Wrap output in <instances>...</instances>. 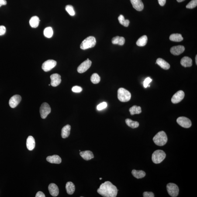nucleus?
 I'll return each mask as SVG.
<instances>
[{"mask_svg": "<svg viewBox=\"0 0 197 197\" xmlns=\"http://www.w3.org/2000/svg\"><path fill=\"white\" fill-rule=\"evenodd\" d=\"M118 191L115 186L110 181H107L101 184L97 192L103 197H115L117 195Z\"/></svg>", "mask_w": 197, "mask_h": 197, "instance_id": "obj_1", "label": "nucleus"}, {"mask_svg": "<svg viewBox=\"0 0 197 197\" xmlns=\"http://www.w3.org/2000/svg\"><path fill=\"white\" fill-rule=\"evenodd\" d=\"M153 141L156 145L163 146L167 143V138L166 133L164 131L159 132L153 138Z\"/></svg>", "mask_w": 197, "mask_h": 197, "instance_id": "obj_2", "label": "nucleus"}, {"mask_svg": "<svg viewBox=\"0 0 197 197\" xmlns=\"http://www.w3.org/2000/svg\"><path fill=\"white\" fill-rule=\"evenodd\" d=\"M118 98L121 102H127L131 98V94L125 89L121 88L118 91Z\"/></svg>", "mask_w": 197, "mask_h": 197, "instance_id": "obj_3", "label": "nucleus"}, {"mask_svg": "<svg viewBox=\"0 0 197 197\" xmlns=\"http://www.w3.org/2000/svg\"><path fill=\"white\" fill-rule=\"evenodd\" d=\"M96 44L95 38L93 36H89L84 39L81 45V48L83 50L91 48L94 47Z\"/></svg>", "mask_w": 197, "mask_h": 197, "instance_id": "obj_4", "label": "nucleus"}, {"mask_svg": "<svg viewBox=\"0 0 197 197\" xmlns=\"http://www.w3.org/2000/svg\"><path fill=\"white\" fill-rule=\"evenodd\" d=\"M165 153L163 150H158L154 151L152 155V160L155 164H160L165 158Z\"/></svg>", "mask_w": 197, "mask_h": 197, "instance_id": "obj_5", "label": "nucleus"}, {"mask_svg": "<svg viewBox=\"0 0 197 197\" xmlns=\"http://www.w3.org/2000/svg\"><path fill=\"white\" fill-rule=\"evenodd\" d=\"M167 192L171 196L177 197L179 193V188L176 184L170 183L167 184Z\"/></svg>", "mask_w": 197, "mask_h": 197, "instance_id": "obj_6", "label": "nucleus"}, {"mask_svg": "<svg viewBox=\"0 0 197 197\" xmlns=\"http://www.w3.org/2000/svg\"><path fill=\"white\" fill-rule=\"evenodd\" d=\"M51 111V108L49 104L47 103H43L42 104L39 109L41 118L43 119H45Z\"/></svg>", "mask_w": 197, "mask_h": 197, "instance_id": "obj_7", "label": "nucleus"}, {"mask_svg": "<svg viewBox=\"0 0 197 197\" xmlns=\"http://www.w3.org/2000/svg\"><path fill=\"white\" fill-rule=\"evenodd\" d=\"M177 122L178 125L184 128H189L192 125L191 120L185 117H180L177 118Z\"/></svg>", "mask_w": 197, "mask_h": 197, "instance_id": "obj_8", "label": "nucleus"}, {"mask_svg": "<svg viewBox=\"0 0 197 197\" xmlns=\"http://www.w3.org/2000/svg\"><path fill=\"white\" fill-rule=\"evenodd\" d=\"M57 64V62L53 60H49L45 61L42 65V69L45 72H48L50 71L53 68L55 67Z\"/></svg>", "mask_w": 197, "mask_h": 197, "instance_id": "obj_9", "label": "nucleus"}, {"mask_svg": "<svg viewBox=\"0 0 197 197\" xmlns=\"http://www.w3.org/2000/svg\"><path fill=\"white\" fill-rule=\"evenodd\" d=\"M91 64L92 62L90 60H85L77 68V72L80 74L85 72L91 67Z\"/></svg>", "mask_w": 197, "mask_h": 197, "instance_id": "obj_10", "label": "nucleus"}, {"mask_svg": "<svg viewBox=\"0 0 197 197\" xmlns=\"http://www.w3.org/2000/svg\"><path fill=\"white\" fill-rule=\"evenodd\" d=\"M185 94L183 91H178L174 94L172 98L171 101L174 104L178 103L183 99Z\"/></svg>", "mask_w": 197, "mask_h": 197, "instance_id": "obj_11", "label": "nucleus"}, {"mask_svg": "<svg viewBox=\"0 0 197 197\" xmlns=\"http://www.w3.org/2000/svg\"><path fill=\"white\" fill-rule=\"evenodd\" d=\"M21 97L18 95H14L10 99L9 105L12 108H14L17 106L21 101Z\"/></svg>", "mask_w": 197, "mask_h": 197, "instance_id": "obj_12", "label": "nucleus"}, {"mask_svg": "<svg viewBox=\"0 0 197 197\" xmlns=\"http://www.w3.org/2000/svg\"><path fill=\"white\" fill-rule=\"evenodd\" d=\"M51 79V85L52 86L56 87L61 83V76L57 74H52L50 76Z\"/></svg>", "mask_w": 197, "mask_h": 197, "instance_id": "obj_13", "label": "nucleus"}, {"mask_svg": "<svg viewBox=\"0 0 197 197\" xmlns=\"http://www.w3.org/2000/svg\"><path fill=\"white\" fill-rule=\"evenodd\" d=\"M185 50V48L183 46L177 45L171 48L170 51L174 55L178 56L183 53Z\"/></svg>", "mask_w": 197, "mask_h": 197, "instance_id": "obj_14", "label": "nucleus"}, {"mask_svg": "<svg viewBox=\"0 0 197 197\" xmlns=\"http://www.w3.org/2000/svg\"><path fill=\"white\" fill-rule=\"evenodd\" d=\"M133 8L138 11H141L144 8V5L141 0H130Z\"/></svg>", "mask_w": 197, "mask_h": 197, "instance_id": "obj_15", "label": "nucleus"}, {"mask_svg": "<svg viewBox=\"0 0 197 197\" xmlns=\"http://www.w3.org/2000/svg\"><path fill=\"white\" fill-rule=\"evenodd\" d=\"M48 190L50 195L53 197H56L59 194V189L58 187L54 183H51L49 184L48 187Z\"/></svg>", "mask_w": 197, "mask_h": 197, "instance_id": "obj_16", "label": "nucleus"}, {"mask_svg": "<svg viewBox=\"0 0 197 197\" xmlns=\"http://www.w3.org/2000/svg\"><path fill=\"white\" fill-rule=\"evenodd\" d=\"M46 160L52 164H60L61 163V159L60 156L57 155L49 156L46 158Z\"/></svg>", "mask_w": 197, "mask_h": 197, "instance_id": "obj_17", "label": "nucleus"}, {"mask_svg": "<svg viewBox=\"0 0 197 197\" xmlns=\"http://www.w3.org/2000/svg\"><path fill=\"white\" fill-rule=\"evenodd\" d=\"M80 154L84 160L86 161L92 159L94 158L93 153L90 150L81 152L80 153Z\"/></svg>", "mask_w": 197, "mask_h": 197, "instance_id": "obj_18", "label": "nucleus"}, {"mask_svg": "<svg viewBox=\"0 0 197 197\" xmlns=\"http://www.w3.org/2000/svg\"><path fill=\"white\" fill-rule=\"evenodd\" d=\"M26 146L28 150L31 151L33 150L35 147V141L33 136H28L26 141Z\"/></svg>", "mask_w": 197, "mask_h": 197, "instance_id": "obj_19", "label": "nucleus"}, {"mask_svg": "<svg viewBox=\"0 0 197 197\" xmlns=\"http://www.w3.org/2000/svg\"><path fill=\"white\" fill-rule=\"evenodd\" d=\"M180 63L184 67H189L192 66V61L190 58L185 56L181 59Z\"/></svg>", "mask_w": 197, "mask_h": 197, "instance_id": "obj_20", "label": "nucleus"}, {"mask_svg": "<svg viewBox=\"0 0 197 197\" xmlns=\"http://www.w3.org/2000/svg\"><path fill=\"white\" fill-rule=\"evenodd\" d=\"M156 64L159 65L160 67L164 70H167L170 68V65L168 63L161 58L158 59L156 60Z\"/></svg>", "mask_w": 197, "mask_h": 197, "instance_id": "obj_21", "label": "nucleus"}, {"mask_svg": "<svg viewBox=\"0 0 197 197\" xmlns=\"http://www.w3.org/2000/svg\"><path fill=\"white\" fill-rule=\"evenodd\" d=\"M71 127L70 125H67L63 128L61 130V135L63 138H66L70 136Z\"/></svg>", "mask_w": 197, "mask_h": 197, "instance_id": "obj_22", "label": "nucleus"}, {"mask_svg": "<svg viewBox=\"0 0 197 197\" xmlns=\"http://www.w3.org/2000/svg\"><path fill=\"white\" fill-rule=\"evenodd\" d=\"M125 42V39L122 37L117 36L112 38V43L113 44H118L119 45H123Z\"/></svg>", "mask_w": 197, "mask_h": 197, "instance_id": "obj_23", "label": "nucleus"}, {"mask_svg": "<svg viewBox=\"0 0 197 197\" xmlns=\"http://www.w3.org/2000/svg\"><path fill=\"white\" fill-rule=\"evenodd\" d=\"M66 189L69 195H72L75 190V185L72 182H68L66 184Z\"/></svg>", "mask_w": 197, "mask_h": 197, "instance_id": "obj_24", "label": "nucleus"}, {"mask_svg": "<svg viewBox=\"0 0 197 197\" xmlns=\"http://www.w3.org/2000/svg\"><path fill=\"white\" fill-rule=\"evenodd\" d=\"M132 174L137 179L142 178L145 177L146 175V173L143 171H137L134 169L132 171Z\"/></svg>", "mask_w": 197, "mask_h": 197, "instance_id": "obj_25", "label": "nucleus"}, {"mask_svg": "<svg viewBox=\"0 0 197 197\" xmlns=\"http://www.w3.org/2000/svg\"><path fill=\"white\" fill-rule=\"evenodd\" d=\"M39 18L37 16L32 17L30 20L29 23L30 26L33 28H36L39 26Z\"/></svg>", "mask_w": 197, "mask_h": 197, "instance_id": "obj_26", "label": "nucleus"}, {"mask_svg": "<svg viewBox=\"0 0 197 197\" xmlns=\"http://www.w3.org/2000/svg\"><path fill=\"white\" fill-rule=\"evenodd\" d=\"M169 39L171 41L179 42L182 41L183 38L182 37V35L180 34H173L170 36Z\"/></svg>", "mask_w": 197, "mask_h": 197, "instance_id": "obj_27", "label": "nucleus"}, {"mask_svg": "<svg viewBox=\"0 0 197 197\" xmlns=\"http://www.w3.org/2000/svg\"><path fill=\"white\" fill-rule=\"evenodd\" d=\"M130 114L133 115L135 114H138L141 113V108L140 106L134 105L129 109Z\"/></svg>", "mask_w": 197, "mask_h": 197, "instance_id": "obj_28", "label": "nucleus"}, {"mask_svg": "<svg viewBox=\"0 0 197 197\" xmlns=\"http://www.w3.org/2000/svg\"><path fill=\"white\" fill-rule=\"evenodd\" d=\"M147 36L144 35L141 37L136 42V44L138 46H143L147 44Z\"/></svg>", "mask_w": 197, "mask_h": 197, "instance_id": "obj_29", "label": "nucleus"}, {"mask_svg": "<svg viewBox=\"0 0 197 197\" xmlns=\"http://www.w3.org/2000/svg\"><path fill=\"white\" fill-rule=\"evenodd\" d=\"M125 122L128 126L134 129L137 128L139 126L138 122L136 121H134L130 119H126L125 120Z\"/></svg>", "mask_w": 197, "mask_h": 197, "instance_id": "obj_30", "label": "nucleus"}, {"mask_svg": "<svg viewBox=\"0 0 197 197\" xmlns=\"http://www.w3.org/2000/svg\"><path fill=\"white\" fill-rule=\"evenodd\" d=\"M53 30L51 27H49L45 28L44 29L43 34L45 37L48 38H50L53 36Z\"/></svg>", "mask_w": 197, "mask_h": 197, "instance_id": "obj_31", "label": "nucleus"}, {"mask_svg": "<svg viewBox=\"0 0 197 197\" xmlns=\"http://www.w3.org/2000/svg\"><path fill=\"white\" fill-rule=\"evenodd\" d=\"M91 81L93 83L97 84L100 81L101 77L98 74L94 73L91 76Z\"/></svg>", "mask_w": 197, "mask_h": 197, "instance_id": "obj_32", "label": "nucleus"}, {"mask_svg": "<svg viewBox=\"0 0 197 197\" xmlns=\"http://www.w3.org/2000/svg\"><path fill=\"white\" fill-rule=\"evenodd\" d=\"M66 10L68 12L69 14L71 16H74L75 14L74 8L72 6L68 5L66 6Z\"/></svg>", "mask_w": 197, "mask_h": 197, "instance_id": "obj_33", "label": "nucleus"}, {"mask_svg": "<svg viewBox=\"0 0 197 197\" xmlns=\"http://www.w3.org/2000/svg\"><path fill=\"white\" fill-rule=\"evenodd\" d=\"M197 6V0H192L186 6V8L192 9L195 8Z\"/></svg>", "mask_w": 197, "mask_h": 197, "instance_id": "obj_34", "label": "nucleus"}, {"mask_svg": "<svg viewBox=\"0 0 197 197\" xmlns=\"http://www.w3.org/2000/svg\"><path fill=\"white\" fill-rule=\"evenodd\" d=\"M107 106V103L103 102L98 105L97 107V109L99 111L102 110L106 108Z\"/></svg>", "mask_w": 197, "mask_h": 197, "instance_id": "obj_35", "label": "nucleus"}, {"mask_svg": "<svg viewBox=\"0 0 197 197\" xmlns=\"http://www.w3.org/2000/svg\"><path fill=\"white\" fill-rule=\"evenodd\" d=\"M82 88L81 87L78 86H75L73 87L72 90L73 92L75 93H80L82 91Z\"/></svg>", "mask_w": 197, "mask_h": 197, "instance_id": "obj_36", "label": "nucleus"}, {"mask_svg": "<svg viewBox=\"0 0 197 197\" xmlns=\"http://www.w3.org/2000/svg\"><path fill=\"white\" fill-rule=\"evenodd\" d=\"M152 80L150 77H147V78H146L143 82V86H144L145 88H147L148 86L150 83L152 82Z\"/></svg>", "mask_w": 197, "mask_h": 197, "instance_id": "obj_37", "label": "nucleus"}, {"mask_svg": "<svg viewBox=\"0 0 197 197\" xmlns=\"http://www.w3.org/2000/svg\"><path fill=\"white\" fill-rule=\"evenodd\" d=\"M143 196L144 197H154V195L153 192H145L143 193Z\"/></svg>", "mask_w": 197, "mask_h": 197, "instance_id": "obj_38", "label": "nucleus"}, {"mask_svg": "<svg viewBox=\"0 0 197 197\" xmlns=\"http://www.w3.org/2000/svg\"><path fill=\"white\" fill-rule=\"evenodd\" d=\"M118 19L121 24L123 25L125 20L124 17L123 15H119V16L118 17Z\"/></svg>", "mask_w": 197, "mask_h": 197, "instance_id": "obj_39", "label": "nucleus"}, {"mask_svg": "<svg viewBox=\"0 0 197 197\" xmlns=\"http://www.w3.org/2000/svg\"><path fill=\"white\" fill-rule=\"evenodd\" d=\"M6 32V29L3 26H0V36H2L5 34Z\"/></svg>", "mask_w": 197, "mask_h": 197, "instance_id": "obj_40", "label": "nucleus"}, {"mask_svg": "<svg viewBox=\"0 0 197 197\" xmlns=\"http://www.w3.org/2000/svg\"><path fill=\"white\" fill-rule=\"evenodd\" d=\"M45 194L41 191H39L36 194V197H45Z\"/></svg>", "mask_w": 197, "mask_h": 197, "instance_id": "obj_41", "label": "nucleus"}, {"mask_svg": "<svg viewBox=\"0 0 197 197\" xmlns=\"http://www.w3.org/2000/svg\"><path fill=\"white\" fill-rule=\"evenodd\" d=\"M158 3L161 6H164L166 3V0H158Z\"/></svg>", "mask_w": 197, "mask_h": 197, "instance_id": "obj_42", "label": "nucleus"}, {"mask_svg": "<svg viewBox=\"0 0 197 197\" xmlns=\"http://www.w3.org/2000/svg\"><path fill=\"white\" fill-rule=\"evenodd\" d=\"M7 4L6 0H0V7L2 6L5 5Z\"/></svg>", "mask_w": 197, "mask_h": 197, "instance_id": "obj_43", "label": "nucleus"}, {"mask_svg": "<svg viewBox=\"0 0 197 197\" xmlns=\"http://www.w3.org/2000/svg\"><path fill=\"white\" fill-rule=\"evenodd\" d=\"M129 23H130V21H129V20L126 19L123 25L125 27H127L129 26Z\"/></svg>", "mask_w": 197, "mask_h": 197, "instance_id": "obj_44", "label": "nucleus"}, {"mask_svg": "<svg viewBox=\"0 0 197 197\" xmlns=\"http://www.w3.org/2000/svg\"><path fill=\"white\" fill-rule=\"evenodd\" d=\"M195 62L196 63V65H197V55H196L195 57Z\"/></svg>", "mask_w": 197, "mask_h": 197, "instance_id": "obj_45", "label": "nucleus"}, {"mask_svg": "<svg viewBox=\"0 0 197 197\" xmlns=\"http://www.w3.org/2000/svg\"><path fill=\"white\" fill-rule=\"evenodd\" d=\"M185 1V0H177V1L178 2H183V1Z\"/></svg>", "mask_w": 197, "mask_h": 197, "instance_id": "obj_46", "label": "nucleus"}, {"mask_svg": "<svg viewBox=\"0 0 197 197\" xmlns=\"http://www.w3.org/2000/svg\"><path fill=\"white\" fill-rule=\"evenodd\" d=\"M99 179H100V180H101L102 179V178H100Z\"/></svg>", "mask_w": 197, "mask_h": 197, "instance_id": "obj_47", "label": "nucleus"}]
</instances>
